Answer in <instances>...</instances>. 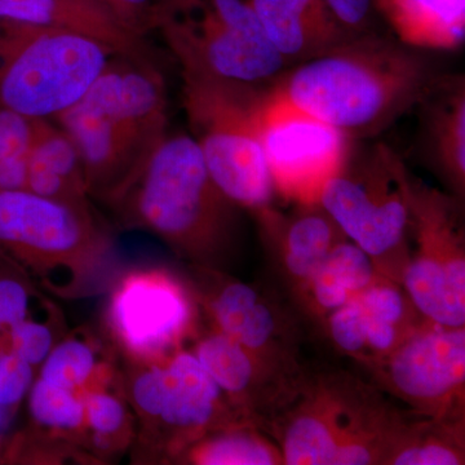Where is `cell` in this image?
Segmentation results:
<instances>
[{"mask_svg": "<svg viewBox=\"0 0 465 465\" xmlns=\"http://www.w3.org/2000/svg\"><path fill=\"white\" fill-rule=\"evenodd\" d=\"M440 81L414 47L363 38L308 58L275 87L299 109L354 139L390 127Z\"/></svg>", "mask_w": 465, "mask_h": 465, "instance_id": "obj_1", "label": "cell"}, {"mask_svg": "<svg viewBox=\"0 0 465 465\" xmlns=\"http://www.w3.org/2000/svg\"><path fill=\"white\" fill-rule=\"evenodd\" d=\"M110 206L125 226L154 232L193 266L225 272L237 253L241 207L213 182L191 134H167Z\"/></svg>", "mask_w": 465, "mask_h": 465, "instance_id": "obj_2", "label": "cell"}, {"mask_svg": "<svg viewBox=\"0 0 465 465\" xmlns=\"http://www.w3.org/2000/svg\"><path fill=\"white\" fill-rule=\"evenodd\" d=\"M414 416L358 376L308 372L268 433L284 465H388Z\"/></svg>", "mask_w": 465, "mask_h": 465, "instance_id": "obj_3", "label": "cell"}, {"mask_svg": "<svg viewBox=\"0 0 465 465\" xmlns=\"http://www.w3.org/2000/svg\"><path fill=\"white\" fill-rule=\"evenodd\" d=\"M0 250L50 292L75 298L106 277L112 242L91 207L0 191Z\"/></svg>", "mask_w": 465, "mask_h": 465, "instance_id": "obj_4", "label": "cell"}, {"mask_svg": "<svg viewBox=\"0 0 465 465\" xmlns=\"http://www.w3.org/2000/svg\"><path fill=\"white\" fill-rule=\"evenodd\" d=\"M182 99L191 136L216 185L238 207L253 213L273 206L277 191L262 143L266 92L198 73L182 72Z\"/></svg>", "mask_w": 465, "mask_h": 465, "instance_id": "obj_5", "label": "cell"}, {"mask_svg": "<svg viewBox=\"0 0 465 465\" xmlns=\"http://www.w3.org/2000/svg\"><path fill=\"white\" fill-rule=\"evenodd\" d=\"M153 32L182 72L262 84L287 63L247 0H155Z\"/></svg>", "mask_w": 465, "mask_h": 465, "instance_id": "obj_6", "label": "cell"}, {"mask_svg": "<svg viewBox=\"0 0 465 465\" xmlns=\"http://www.w3.org/2000/svg\"><path fill=\"white\" fill-rule=\"evenodd\" d=\"M114 54L81 34L0 21V105L54 119L81 100Z\"/></svg>", "mask_w": 465, "mask_h": 465, "instance_id": "obj_7", "label": "cell"}, {"mask_svg": "<svg viewBox=\"0 0 465 465\" xmlns=\"http://www.w3.org/2000/svg\"><path fill=\"white\" fill-rule=\"evenodd\" d=\"M406 166L388 146L345 163L324 183L318 203L349 241L361 247L381 275L402 284L410 259Z\"/></svg>", "mask_w": 465, "mask_h": 465, "instance_id": "obj_8", "label": "cell"}, {"mask_svg": "<svg viewBox=\"0 0 465 465\" xmlns=\"http://www.w3.org/2000/svg\"><path fill=\"white\" fill-rule=\"evenodd\" d=\"M411 247L402 287L430 322L465 327V232L460 200L405 170Z\"/></svg>", "mask_w": 465, "mask_h": 465, "instance_id": "obj_9", "label": "cell"}, {"mask_svg": "<svg viewBox=\"0 0 465 465\" xmlns=\"http://www.w3.org/2000/svg\"><path fill=\"white\" fill-rule=\"evenodd\" d=\"M365 369L370 382L415 414L465 421V327L425 320L388 356Z\"/></svg>", "mask_w": 465, "mask_h": 465, "instance_id": "obj_10", "label": "cell"}, {"mask_svg": "<svg viewBox=\"0 0 465 465\" xmlns=\"http://www.w3.org/2000/svg\"><path fill=\"white\" fill-rule=\"evenodd\" d=\"M198 307L194 290L177 275L134 269L113 286L106 323L131 362H161L195 335Z\"/></svg>", "mask_w": 465, "mask_h": 465, "instance_id": "obj_11", "label": "cell"}, {"mask_svg": "<svg viewBox=\"0 0 465 465\" xmlns=\"http://www.w3.org/2000/svg\"><path fill=\"white\" fill-rule=\"evenodd\" d=\"M349 139L293 105L277 87L266 92L262 143L277 194L296 204L318 203L321 189L347 161Z\"/></svg>", "mask_w": 465, "mask_h": 465, "instance_id": "obj_12", "label": "cell"}, {"mask_svg": "<svg viewBox=\"0 0 465 465\" xmlns=\"http://www.w3.org/2000/svg\"><path fill=\"white\" fill-rule=\"evenodd\" d=\"M193 268L200 274L201 284L193 290L210 317L211 329L281 369L305 372L299 361L298 320L274 295L226 272Z\"/></svg>", "mask_w": 465, "mask_h": 465, "instance_id": "obj_13", "label": "cell"}, {"mask_svg": "<svg viewBox=\"0 0 465 465\" xmlns=\"http://www.w3.org/2000/svg\"><path fill=\"white\" fill-rule=\"evenodd\" d=\"M244 424L256 425L232 405L191 349L180 348L164 361L163 391L143 440L159 458L179 460L208 434Z\"/></svg>", "mask_w": 465, "mask_h": 465, "instance_id": "obj_14", "label": "cell"}, {"mask_svg": "<svg viewBox=\"0 0 465 465\" xmlns=\"http://www.w3.org/2000/svg\"><path fill=\"white\" fill-rule=\"evenodd\" d=\"M191 351L232 405L266 433L308 374L281 369L213 329L197 336Z\"/></svg>", "mask_w": 465, "mask_h": 465, "instance_id": "obj_15", "label": "cell"}, {"mask_svg": "<svg viewBox=\"0 0 465 465\" xmlns=\"http://www.w3.org/2000/svg\"><path fill=\"white\" fill-rule=\"evenodd\" d=\"M424 321L402 284L379 275L322 326L333 347L367 366L388 356Z\"/></svg>", "mask_w": 465, "mask_h": 465, "instance_id": "obj_16", "label": "cell"}, {"mask_svg": "<svg viewBox=\"0 0 465 465\" xmlns=\"http://www.w3.org/2000/svg\"><path fill=\"white\" fill-rule=\"evenodd\" d=\"M54 121L78 150L88 194L109 204L124 194L161 145L79 103Z\"/></svg>", "mask_w": 465, "mask_h": 465, "instance_id": "obj_17", "label": "cell"}, {"mask_svg": "<svg viewBox=\"0 0 465 465\" xmlns=\"http://www.w3.org/2000/svg\"><path fill=\"white\" fill-rule=\"evenodd\" d=\"M255 215L275 272L296 304L330 251L347 237L320 203L298 204L291 213L271 206Z\"/></svg>", "mask_w": 465, "mask_h": 465, "instance_id": "obj_18", "label": "cell"}, {"mask_svg": "<svg viewBox=\"0 0 465 465\" xmlns=\"http://www.w3.org/2000/svg\"><path fill=\"white\" fill-rule=\"evenodd\" d=\"M0 21L81 34L116 54L149 57L145 39L128 32L91 0H0Z\"/></svg>", "mask_w": 465, "mask_h": 465, "instance_id": "obj_19", "label": "cell"}, {"mask_svg": "<svg viewBox=\"0 0 465 465\" xmlns=\"http://www.w3.org/2000/svg\"><path fill=\"white\" fill-rule=\"evenodd\" d=\"M26 191L73 206L91 207L78 150L54 119H35Z\"/></svg>", "mask_w": 465, "mask_h": 465, "instance_id": "obj_20", "label": "cell"}, {"mask_svg": "<svg viewBox=\"0 0 465 465\" xmlns=\"http://www.w3.org/2000/svg\"><path fill=\"white\" fill-rule=\"evenodd\" d=\"M427 113V149L433 167L452 195L465 193V85L464 79L440 81L424 101Z\"/></svg>", "mask_w": 465, "mask_h": 465, "instance_id": "obj_21", "label": "cell"}, {"mask_svg": "<svg viewBox=\"0 0 465 465\" xmlns=\"http://www.w3.org/2000/svg\"><path fill=\"white\" fill-rule=\"evenodd\" d=\"M379 275L365 251L345 238L330 251L296 305L305 316L322 324Z\"/></svg>", "mask_w": 465, "mask_h": 465, "instance_id": "obj_22", "label": "cell"}, {"mask_svg": "<svg viewBox=\"0 0 465 465\" xmlns=\"http://www.w3.org/2000/svg\"><path fill=\"white\" fill-rule=\"evenodd\" d=\"M381 5L410 47L452 50L464 41L465 0H381Z\"/></svg>", "mask_w": 465, "mask_h": 465, "instance_id": "obj_23", "label": "cell"}, {"mask_svg": "<svg viewBox=\"0 0 465 465\" xmlns=\"http://www.w3.org/2000/svg\"><path fill=\"white\" fill-rule=\"evenodd\" d=\"M39 378L82 397L85 391L110 387L114 372L96 338L74 331L52 348Z\"/></svg>", "mask_w": 465, "mask_h": 465, "instance_id": "obj_24", "label": "cell"}, {"mask_svg": "<svg viewBox=\"0 0 465 465\" xmlns=\"http://www.w3.org/2000/svg\"><path fill=\"white\" fill-rule=\"evenodd\" d=\"M177 461L197 465H284L282 451L273 437L252 424L208 434Z\"/></svg>", "mask_w": 465, "mask_h": 465, "instance_id": "obj_25", "label": "cell"}, {"mask_svg": "<svg viewBox=\"0 0 465 465\" xmlns=\"http://www.w3.org/2000/svg\"><path fill=\"white\" fill-rule=\"evenodd\" d=\"M465 464V421L415 414L388 465Z\"/></svg>", "mask_w": 465, "mask_h": 465, "instance_id": "obj_26", "label": "cell"}, {"mask_svg": "<svg viewBox=\"0 0 465 465\" xmlns=\"http://www.w3.org/2000/svg\"><path fill=\"white\" fill-rule=\"evenodd\" d=\"M29 411L34 423L54 440L87 437L84 399L74 391L36 379L29 391Z\"/></svg>", "mask_w": 465, "mask_h": 465, "instance_id": "obj_27", "label": "cell"}, {"mask_svg": "<svg viewBox=\"0 0 465 465\" xmlns=\"http://www.w3.org/2000/svg\"><path fill=\"white\" fill-rule=\"evenodd\" d=\"M266 39L287 61L312 58L330 50L313 30L274 0H247Z\"/></svg>", "mask_w": 465, "mask_h": 465, "instance_id": "obj_28", "label": "cell"}, {"mask_svg": "<svg viewBox=\"0 0 465 465\" xmlns=\"http://www.w3.org/2000/svg\"><path fill=\"white\" fill-rule=\"evenodd\" d=\"M82 399L94 449L114 452L125 448L134 432L124 401L109 387L85 391Z\"/></svg>", "mask_w": 465, "mask_h": 465, "instance_id": "obj_29", "label": "cell"}, {"mask_svg": "<svg viewBox=\"0 0 465 465\" xmlns=\"http://www.w3.org/2000/svg\"><path fill=\"white\" fill-rule=\"evenodd\" d=\"M35 119L0 105V191H26Z\"/></svg>", "mask_w": 465, "mask_h": 465, "instance_id": "obj_30", "label": "cell"}, {"mask_svg": "<svg viewBox=\"0 0 465 465\" xmlns=\"http://www.w3.org/2000/svg\"><path fill=\"white\" fill-rule=\"evenodd\" d=\"M56 342L54 311L42 318H27L9 329V351L33 367L45 362Z\"/></svg>", "mask_w": 465, "mask_h": 465, "instance_id": "obj_31", "label": "cell"}, {"mask_svg": "<svg viewBox=\"0 0 465 465\" xmlns=\"http://www.w3.org/2000/svg\"><path fill=\"white\" fill-rule=\"evenodd\" d=\"M274 2L298 16L330 48L349 41L345 35L347 29H344L333 17L323 0H274Z\"/></svg>", "mask_w": 465, "mask_h": 465, "instance_id": "obj_32", "label": "cell"}, {"mask_svg": "<svg viewBox=\"0 0 465 465\" xmlns=\"http://www.w3.org/2000/svg\"><path fill=\"white\" fill-rule=\"evenodd\" d=\"M34 382L33 366L14 351H0V406H16Z\"/></svg>", "mask_w": 465, "mask_h": 465, "instance_id": "obj_33", "label": "cell"}, {"mask_svg": "<svg viewBox=\"0 0 465 465\" xmlns=\"http://www.w3.org/2000/svg\"><path fill=\"white\" fill-rule=\"evenodd\" d=\"M125 27L128 32L146 38L154 25L155 0H91Z\"/></svg>", "mask_w": 465, "mask_h": 465, "instance_id": "obj_34", "label": "cell"}, {"mask_svg": "<svg viewBox=\"0 0 465 465\" xmlns=\"http://www.w3.org/2000/svg\"><path fill=\"white\" fill-rule=\"evenodd\" d=\"M32 295L23 283L12 278L0 280V321L3 326H12L23 322L30 316Z\"/></svg>", "mask_w": 465, "mask_h": 465, "instance_id": "obj_35", "label": "cell"}, {"mask_svg": "<svg viewBox=\"0 0 465 465\" xmlns=\"http://www.w3.org/2000/svg\"><path fill=\"white\" fill-rule=\"evenodd\" d=\"M333 17L344 29H356L365 23L371 0H323Z\"/></svg>", "mask_w": 465, "mask_h": 465, "instance_id": "obj_36", "label": "cell"}, {"mask_svg": "<svg viewBox=\"0 0 465 465\" xmlns=\"http://www.w3.org/2000/svg\"><path fill=\"white\" fill-rule=\"evenodd\" d=\"M8 410L5 407L0 406V433L7 430L9 420H11V414H9Z\"/></svg>", "mask_w": 465, "mask_h": 465, "instance_id": "obj_37", "label": "cell"}, {"mask_svg": "<svg viewBox=\"0 0 465 465\" xmlns=\"http://www.w3.org/2000/svg\"><path fill=\"white\" fill-rule=\"evenodd\" d=\"M3 327H5V326H3L2 321H0V330H2Z\"/></svg>", "mask_w": 465, "mask_h": 465, "instance_id": "obj_38", "label": "cell"}]
</instances>
